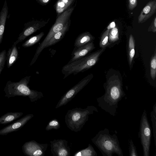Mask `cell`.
I'll list each match as a JSON object with an SVG mask.
<instances>
[{"instance_id": "obj_1", "label": "cell", "mask_w": 156, "mask_h": 156, "mask_svg": "<svg viewBox=\"0 0 156 156\" xmlns=\"http://www.w3.org/2000/svg\"><path fill=\"white\" fill-rule=\"evenodd\" d=\"M105 94L97 98L98 106L110 115L115 116L118 108V104L126 94L119 80L115 78L109 80L104 86Z\"/></svg>"}, {"instance_id": "obj_24", "label": "cell", "mask_w": 156, "mask_h": 156, "mask_svg": "<svg viewBox=\"0 0 156 156\" xmlns=\"http://www.w3.org/2000/svg\"><path fill=\"white\" fill-rule=\"evenodd\" d=\"M119 39L118 30L115 27L110 30L108 35V41L110 42H114Z\"/></svg>"}, {"instance_id": "obj_36", "label": "cell", "mask_w": 156, "mask_h": 156, "mask_svg": "<svg viewBox=\"0 0 156 156\" xmlns=\"http://www.w3.org/2000/svg\"><path fill=\"white\" fill-rule=\"evenodd\" d=\"M70 0L73 1V0Z\"/></svg>"}, {"instance_id": "obj_15", "label": "cell", "mask_w": 156, "mask_h": 156, "mask_svg": "<svg viewBox=\"0 0 156 156\" xmlns=\"http://www.w3.org/2000/svg\"><path fill=\"white\" fill-rule=\"evenodd\" d=\"M94 39V37L89 32H86L81 33L75 40L74 48L81 47L92 42Z\"/></svg>"}, {"instance_id": "obj_21", "label": "cell", "mask_w": 156, "mask_h": 156, "mask_svg": "<svg viewBox=\"0 0 156 156\" xmlns=\"http://www.w3.org/2000/svg\"><path fill=\"white\" fill-rule=\"evenodd\" d=\"M44 34V32H42L38 34L30 37L22 44V47L27 48L34 45L41 40Z\"/></svg>"}, {"instance_id": "obj_10", "label": "cell", "mask_w": 156, "mask_h": 156, "mask_svg": "<svg viewBox=\"0 0 156 156\" xmlns=\"http://www.w3.org/2000/svg\"><path fill=\"white\" fill-rule=\"evenodd\" d=\"M48 23L44 20H35L25 24L22 31L20 34L17 40L14 43L17 44L24 40L27 37L44 27Z\"/></svg>"}, {"instance_id": "obj_13", "label": "cell", "mask_w": 156, "mask_h": 156, "mask_svg": "<svg viewBox=\"0 0 156 156\" xmlns=\"http://www.w3.org/2000/svg\"><path fill=\"white\" fill-rule=\"evenodd\" d=\"M95 48L94 44L92 42L81 47L74 48L71 54V59L68 63L86 56Z\"/></svg>"}, {"instance_id": "obj_17", "label": "cell", "mask_w": 156, "mask_h": 156, "mask_svg": "<svg viewBox=\"0 0 156 156\" xmlns=\"http://www.w3.org/2000/svg\"><path fill=\"white\" fill-rule=\"evenodd\" d=\"M17 44L13 43L12 47L9 48L6 53V63L8 68H10L18 58V52Z\"/></svg>"}, {"instance_id": "obj_20", "label": "cell", "mask_w": 156, "mask_h": 156, "mask_svg": "<svg viewBox=\"0 0 156 156\" xmlns=\"http://www.w3.org/2000/svg\"><path fill=\"white\" fill-rule=\"evenodd\" d=\"M97 153L93 146L89 144L88 147L76 152L73 156H97Z\"/></svg>"}, {"instance_id": "obj_14", "label": "cell", "mask_w": 156, "mask_h": 156, "mask_svg": "<svg viewBox=\"0 0 156 156\" xmlns=\"http://www.w3.org/2000/svg\"><path fill=\"white\" fill-rule=\"evenodd\" d=\"M156 11V1L151 0L143 8L139 15L138 22L139 23L144 22L151 17Z\"/></svg>"}, {"instance_id": "obj_8", "label": "cell", "mask_w": 156, "mask_h": 156, "mask_svg": "<svg viewBox=\"0 0 156 156\" xmlns=\"http://www.w3.org/2000/svg\"><path fill=\"white\" fill-rule=\"evenodd\" d=\"M93 77V75L90 74L81 80L62 96L58 102L55 108H58L67 104L88 84Z\"/></svg>"}, {"instance_id": "obj_7", "label": "cell", "mask_w": 156, "mask_h": 156, "mask_svg": "<svg viewBox=\"0 0 156 156\" xmlns=\"http://www.w3.org/2000/svg\"><path fill=\"white\" fill-rule=\"evenodd\" d=\"M151 129L144 110L140 121L138 136L142 146L144 156H149L151 138Z\"/></svg>"}, {"instance_id": "obj_12", "label": "cell", "mask_w": 156, "mask_h": 156, "mask_svg": "<svg viewBox=\"0 0 156 156\" xmlns=\"http://www.w3.org/2000/svg\"><path fill=\"white\" fill-rule=\"evenodd\" d=\"M33 114H27L12 124L0 130V135H5L16 131L22 127L30 119L34 117Z\"/></svg>"}, {"instance_id": "obj_19", "label": "cell", "mask_w": 156, "mask_h": 156, "mask_svg": "<svg viewBox=\"0 0 156 156\" xmlns=\"http://www.w3.org/2000/svg\"><path fill=\"white\" fill-rule=\"evenodd\" d=\"M22 112H11L7 113L0 117V124H4L11 122L23 115Z\"/></svg>"}, {"instance_id": "obj_4", "label": "cell", "mask_w": 156, "mask_h": 156, "mask_svg": "<svg viewBox=\"0 0 156 156\" xmlns=\"http://www.w3.org/2000/svg\"><path fill=\"white\" fill-rule=\"evenodd\" d=\"M94 112H98L97 108L94 106H88L82 109L76 108L69 110L65 117L67 127L75 132L80 131L88 119L89 116Z\"/></svg>"}, {"instance_id": "obj_18", "label": "cell", "mask_w": 156, "mask_h": 156, "mask_svg": "<svg viewBox=\"0 0 156 156\" xmlns=\"http://www.w3.org/2000/svg\"><path fill=\"white\" fill-rule=\"evenodd\" d=\"M69 26L68 21L61 30L55 33L52 37L47 43L45 48L54 45L62 39L66 32L68 30Z\"/></svg>"}, {"instance_id": "obj_29", "label": "cell", "mask_w": 156, "mask_h": 156, "mask_svg": "<svg viewBox=\"0 0 156 156\" xmlns=\"http://www.w3.org/2000/svg\"><path fill=\"white\" fill-rule=\"evenodd\" d=\"M129 152L130 156H138L136 147L132 139L129 141Z\"/></svg>"}, {"instance_id": "obj_34", "label": "cell", "mask_w": 156, "mask_h": 156, "mask_svg": "<svg viewBox=\"0 0 156 156\" xmlns=\"http://www.w3.org/2000/svg\"><path fill=\"white\" fill-rule=\"evenodd\" d=\"M115 27V24L114 22H112L110 23L107 27V29L110 30Z\"/></svg>"}, {"instance_id": "obj_3", "label": "cell", "mask_w": 156, "mask_h": 156, "mask_svg": "<svg viewBox=\"0 0 156 156\" xmlns=\"http://www.w3.org/2000/svg\"><path fill=\"white\" fill-rule=\"evenodd\" d=\"M31 76H26L19 81H8L4 91L8 98L16 96H27L31 102H35L44 97L41 92L31 89L28 86Z\"/></svg>"}, {"instance_id": "obj_9", "label": "cell", "mask_w": 156, "mask_h": 156, "mask_svg": "<svg viewBox=\"0 0 156 156\" xmlns=\"http://www.w3.org/2000/svg\"><path fill=\"white\" fill-rule=\"evenodd\" d=\"M48 144H40L34 140L26 142L22 147L23 151L26 155L30 156H43Z\"/></svg>"}, {"instance_id": "obj_32", "label": "cell", "mask_w": 156, "mask_h": 156, "mask_svg": "<svg viewBox=\"0 0 156 156\" xmlns=\"http://www.w3.org/2000/svg\"><path fill=\"white\" fill-rule=\"evenodd\" d=\"M148 31H152L154 32H156V17H155L151 24L148 28Z\"/></svg>"}, {"instance_id": "obj_6", "label": "cell", "mask_w": 156, "mask_h": 156, "mask_svg": "<svg viewBox=\"0 0 156 156\" xmlns=\"http://www.w3.org/2000/svg\"><path fill=\"white\" fill-rule=\"evenodd\" d=\"M73 9V8H71L66 10L58 17L55 22L51 28L45 38L37 47L34 55L35 58H38L52 37L55 33L61 30L65 26L68 22V20Z\"/></svg>"}, {"instance_id": "obj_27", "label": "cell", "mask_w": 156, "mask_h": 156, "mask_svg": "<svg viewBox=\"0 0 156 156\" xmlns=\"http://www.w3.org/2000/svg\"><path fill=\"white\" fill-rule=\"evenodd\" d=\"M156 73V54L152 58L151 62V76L153 80H154Z\"/></svg>"}, {"instance_id": "obj_35", "label": "cell", "mask_w": 156, "mask_h": 156, "mask_svg": "<svg viewBox=\"0 0 156 156\" xmlns=\"http://www.w3.org/2000/svg\"><path fill=\"white\" fill-rule=\"evenodd\" d=\"M42 4H46L48 3L50 0H38Z\"/></svg>"}, {"instance_id": "obj_30", "label": "cell", "mask_w": 156, "mask_h": 156, "mask_svg": "<svg viewBox=\"0 0 156 156\" xmlns=\"http://www.w3.org/2000/svg\"><path fill=\"white\" fill-rule=\"evenodd\" d=\"M67 8L62 0H58L56 5V12L59 13L64 12Z\"/></svg>"}, {"instance_id": "obj_11", "label": "cell", "mask_w": 156, "mask_h": 156, "mask_svg": "<svg viewBox=\"0 0 156 156\" xmlns=\"http://www.w3.org/2000/svg\"><path fill=\"white\" fill-rule=\"evenodd\" d=\"M51 151L53 156H69L70 148L68 141L63 139H54L50 142Z\"/></svg>"}, {"instance_id": "obj_26", "label": "cell", "mask_w": 156, "mask_h": 156, "mask_svg": "<svg viewBox=\"0 0 156 156\" xmlns=\"http://www.w3.org/2000/svg\"><path fill=\"white\" fill-rule=\"evenodd\" d=\"M60 127V124L58 120L55 119L50 121L46 126L45 129L49 131L52 129H58Z\"/></svg>"}, {"instance_id": "obj_16", "label": "cell", "mask_w": 156, "mask_h": 156, "mask_svg": "<svg viewBox=\"0 0 156 156\" xmlns=\"http://www.w3.org/2000/svg\"><path fill=\"white\" fill-rule=\"evenodd\" d=\"M8 7L6 0L4 2L0 14V44L2 43L8 16Z\"/></svg>"}, {"instance_id": "obj_31", "label": "cell", "mask_w": 156, "mask_h": 156, "mask_svg": "<svg viewBox=\"0 0 156 156\" xmlns=\"http://www.w3.org/2000/svg\"><path fill=\"white\" fill-rule=\"evenodd\" d=\"M137 0H129L128 8L129 10H133L137 6Z\"/></svg>"}, {"instance_id": "obj_22", "label": "cell", "mask_w": 156, "mask_h": 156, "mask_svg": "<svg viewBox=\"0 0 156 156\" xmlns=\"http://www.w3.org/2000/svg\"><path fill=\"white\" fill-rule=\"evenodd\" d=\"M151 120L153 128L154 143L156 147V103L153 105L152 110L151 113Z\"/></svg>"}, {"instance_id": "obj_5", "label": "cell", "mask_w": 156, "mask_h": 156, "mask_svg": "<svg viewBox=\"0 0 156 156\" xmlns=\"http://www.w3.org/2000/svg\"><path fill=\"white\" fill-rule=\"evenodd\" d=\"M105 49L101 48L88 55L65 65L62 69V73L64 75L63 79L72 74L75 75L83 72L92 67L96 64Z\"/></svg>"}, {"instance_id": "obj_33", "label": "cell", "mask_w": 156, "mask_h": 156, "mask_svg": "<svg viewBox=\"0 0 156 156\" xmlns=\"http://www.w3.org/2000/svg\"><path fill=\"white\" fill-rule=\"evenodd\" d=\"M66 6L68 8L71 4L73 1L70 0H62Z\"/></svg>"}, {"instance_id": "obj_23", "label": "cell", "mask_w": 156, "mask_h": 156, "mask_svg": "<svg viewBox=\"0 0 156 156\" xmlns=\"http://www.w3.org/2000/svg\"><path fill=\"white\" fill-rule=\"evenodd\" d=\"M129 61L131 65L135 54V43L132 34L129 36Z\"/></svg>"}, {"instance_id": "obj_2", "label": "cell", "mask_w": 156, "mask_h": 156, "mask_svg": "<svg viewBox=\"0 0 156 156\" xmlns=\"http://www.w3.org/2000/svg\"><path fill=\"white\" fill-rule=\"evenodd\" d=\"M91 140L103 156H112L113 154L123 156L117 136L111 135L107 128L99 131Z\"/></svg>"}, {"instance_id": "obj_28", "label": "cell", "mask_w": 156, "mask_h": 156, "mask_svg": "<svg viewBox=\"0 0 156 156\" xmlns=\"http://www.w3.org/2000/svg\"><path fill=\"white\" fill-rule=\"evenodd\" d=\"M6 53L5 50L0 52V75L4 67L6 61Z\"/></svg>"}, {"instance_id": "obj_25", "label": "cell", "mask_w": 156, "mask_h": 156, "mask_svg": "<svg viewBox=\"0 0 156 156\" xmlns=\"http://www.w3.org/2000/svg\"><path fill=\"white\" fill-rule=\"evenodd\" d=\"M110 30L107 29L101 36L100 43V46L104 48L108 45V35Z\"/></svg>"}]
</instances>
